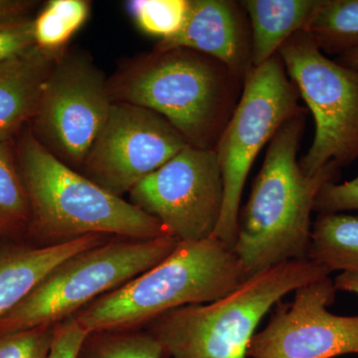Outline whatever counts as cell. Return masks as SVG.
I'll return each mask as SVG.
<instances>
[{"mask_svg": "<svg viewBox=\"0 0 358 358\" xmlns=\"http://www.w3.org/2000/svg\"><path fill=\"white\" fill-rule=\"evenodd\" d=\"M303 30L326 55L358 48V0H324Z\"/></svg>", "mask_w": 358, "mask_h": 358, "instance_id": "obj_18", "label": "cell"}, {"mask_svg": "<svg viewBox=\"0 0 358 358\" xmlns=\"http://www.w3.org/2000/svg\"><path fill=\"white\" fill-rule=\"evenodd\" d=\"M63 50H44L35 45L0 62V143L13 141L31 122L44 85Z\"/></svg>", "mask_w": 358, "mask_h": 358, "instance_id": "obj_14", "label": "cell"}, {"mask_svg": "<svg viewBox=\"0 0 358 358\" xmlns=\"http://www.w3.org/2000/svg\"><path fill=\"white\" fill-rule=\"evenodd\" d=\"M113 103L108 78L88 52L66 47L44 85L29 128L56 159L81 173Z\"/></svg>", "mask_w": 358, "mask_h": 358, "instance_id": "obj_9", "label": "cell"}, {"mask_svg": "<svg viewBox=\"0 0 358 358\" xmlns=\"http://www.w3.org/2000/svg\"><path fill=\"white\" fill-rule=\"evenodd\" d=\"M171 237L112 239L75 254L0 320V336L55 327L96 299L147 272L178 246Z\"/></svg>", "mask_w": 358, "mask_h": 358, "instance_id": "obj_6", "label": "cell"}, {"mask_svg": "<svg viewBox=\"0 0 358 358\" xmlns=\"http://www.w3.org/2000/svg\"><path fill=\"white\" fill-rule=\"evenodd\" d=\"M15 152L31 207L29 230L45 245L88 235L129 240L171 237L157 219L56 159L31 129L20 133Z\"/></svg>", "mask_w": 358, "mask_h": 358, "instance_id": "obj_3", "label": "cell"}, {"mask_svg": "<svg viewBox=\"0 0 358 358\" xmlns=\"http://www.w3.org/2000/svg\"><path fill=\"white\" fill-rule=\"evenodd\" d=\"M338 291L358 294V272H343L334 280Z\"/></svg>", "mask_w": 358, "mask_h": 358, "instance_id": "obj_28", "label": "cell"}, {"mask_svg": "<svg viewBox=\"0 0 358 358\" xmlns=\"http://www.w3.org/2000/svg\"><path fill=\"white\" fill-rule=\"evenodd\" d=\"M188 0H131L128 11L143 32L160 40L173 36L185 22Z\"/></svg>", "mask_w": 358, "mask_h": 358, "instance_id": "obj_21", "label": "cell"}, {"mask_svg": "<svg viewBox=\"0 0 358 358\" xmlns=\"http://www.w3.org/2000/svg\"><path fill=\"white\" fill-rule=\"evenodd\" d=\"M310 259L294 260L249 275L212 303L185 306L152 320V331L169 358H249L261 320L300 287L329 277Z\"/></svg>", "mask_w": 358, "mask_h": 358, "instance_id": "obj_5", "label": "cell"}, {"mask_svg": "<svg viewBox=\"0 0 358 358\" xmlns=\"http://www.w3.org/2000/svg\"><path fill=\"white\" fill-rule=\"evenodd\" d=\"M339 64L358 71V48L352 49L336 56L334 59Z\"/></svg>", "mask_w": 358, "mask_h": 358, "instance_id": "obj_29", "label": "cell"}, {"mask_svg": "<svg viewBox=\"0 0 358 358\" xmlns=\"http://www.w3.org/2000/svg\"><path fill=\"white\" fill-rule=\"evenodd\" d=\"M324 0H245L252 38V66L275 55L294 33L305 29Z\"/></svg>", "mask_w": 358, "mask_h": 358, "instance_id": "obj_16", "label": "cell"}, {"mask_svg": "<svg viewBox=\"0 0 358 358\" xmlns=\"http://www.w3.org/2000/svg\"><path fill=\"white\" fill-rule=\"evenodd\" d=\"M246 278L232 249L217 238L180 242L164 261L96 299L76 319L90 336L129 331L176 308L217 301Z\"/></svg>", "mask_w": 358, "mask_h": 358, "instance_id": "obj_4", "label": "cell"}, {"mask_svg": "<svg viewBox=\"0 0 358 358\" xmlns=\"http://www.w3.org/2000/svg\"><path fill=\"white\" fill-rule=\"evenodd\" d=\"M39 3L34 0H0V26L33 20Z\"/></svg>", "mask_w": 358, "mask_h": 358, "instance_id": "obj_27", "label": "cell"}, {"mask_svg": "<svg viewBox=\"0 0 358 358\" xmlns=\"http://www.w3.org/2000/svg\"><path fill=\"white\" fill-rule=\"evenodd\" d=\"M187 48L217 59L245 82L252 70L251 28L240 2L188 0L185 22L155 50Z\"/></svg>", "mask_w": 358, "mask_h": 358, "instance_id": "obj_13", "label": "cell"}, {"mask_svg": "<svg viewBox=\"0 0 358 358\" xmlns=\"http://www.w3.org/2000/svg\"><path fill=\"white\" fill-rule=\"evenodd\" d=\"M90 334L76 317L54 327L53 343L49 358H78Z\"/></svg>", "mask_w": 358, "mask_h": 358, "instance_id": "obj_25", "label": "cell"}, {"mask_svg": "<svg viewBox=\"0 0 358 358\" xmlns=\"http://www.w3.org/2000/svg\"><path fill=\"white\" fill-rule=\"evenodd\" d=\"M278 54L315 119L313 143L300 162L303 173L313 176L331 164H352L358 159V71L327 57L303 30Z\"/></svg>", "mask_w": 358, "mask_h": 358, "instance_id": "obj_8", "label": "cell"}, {"mask_svg": "<svg viewBox=\"0 0 358 358\" xmlns=\"http://www.w3.org/2000/svg\"><path fill=\"white\" fill-rule=\"evenodd\" d=\"M110 237L88 235L36 248L0 250V320L29 296L59 264L75 254L107 242Z\"/></svg>", "mask_w": 358, "mask_h": 358, "instance_id": "obj_15", "label": "cell"}, {"mask_svg": "<svg viewBox=\"0 0 358 358\" xmlns=\"http://www.w3.org/2000/svg\"><path fill=\"white\" fill-rule=\"evenodd\" d=\"M336 292L329 277L296 289L294 301L278 310L253 336L249 358H334L358 353V315L327 310Z\"/></svg>", "mask_w": 358, "mask_h": 358, "instance_id": "obj_12", "label": "cell"}, {"mask_svg": "<svg viewBox=\"0 0 358 358\" xmlns=\"http://www.w3.org/2000/svg\"><path fill=\"white\" fill-rule=\"evenodd\" d=\"M188 145L162 115L133 103L114 102L80 173L122 197Z\"/></svg>", "mask_w": 358, "mask_h": 358, "instance_id": "obj_11", "label": "cell"}, {"mask_svg": "<svg viewBox=\"0 0 358 358\" xmlns=\"http://www.w3.org/2000/svg\"><path fill=\"white\" fill-rule=\"evenodd\" d=\"M33 20L0 26V62L20 55L36 45Z\"/></svg>", "mask_w": 358, "mask_h": 358, "instance_id": "obj_26", "label": "cell"}, {"mask_svg": "<svg viewBox=\"0 0 358 358\" xmlns=\"http://www.w3.org/2000/svg\"><path fill=\"white\" fill-rule=\"evenodd\" d=\"M54 327H41L0 336V358H49Z\"/></svg>", "mask_w": 358, "mask_h": 358, "instance_id": "obj_23", "label": "cell"}, {"mask_svg": "<svg viewBox=\"0 0 358 358\" xmlns=\"http://www.w3.org/2000/svg\"><path fill=\"white\" fill-rule=\"evenodd\" d=\"M31 207L13 141L0 143V236L29 229Z\"/></svg>", "mask_w": 358, "mask_h": 358, "instance_id": "obj_19", "label": "cell"}, {"mask_svg": "<svg viewBox=\"0 0 358 358\" xmlns=\"http://www.w3.org/2000/svg\"><path fill=\"white\" fill-rule=\"evenodd\" d=\"M350 210H358V176L343 183L329 181L320 187L313 211L334 214Z\"/></svg>", "mask_w": 358, "mask_h": 358, "instance_id": "obj_24", "label": "cell"}, {"mask_svg": "<svg viewBox=\"0 0 358 358\" xmlns=\"http://www.w3.org/2000/svg\"><path fill=\"white\" fill-rule=\"evenodd\" d=\"M90 7L91 2L86 0L47 2L33 20L35 44L44 50H63L88 20Z\"/></svg>", "mask_w": 358, "mask_h": 358, "instance_id": "obj_20", "label": "cell"}, {"mask_svg": "<svg viewBox=\"0 0 358 358\" xmlns=\"http://www.w3.org/2000/svg\"><path fill=\"white\" fill-rule=\"evenodd\" d=\"M299 99L298 89L278 53L252 68L245 79L236 109L215 147L224 200L213 237L230 249L236 242L240 202L252 164L285 122L306 113Z\"/></svg>", "mask_w": 358, "mask_h": 358, "instance_id": "obj_7", "label": "cell"}, {"mask_svg": "<svg viewBox=\"0 0 358 358\" xmlns=\"http://www.w3.org/2000/svg\"><path fill=\"white\" fill-rule=\"evenodd\" d=\"M305 124L303 113L285 122L273 136L239 219L232 251L247 277L308 259L315 197L341 169L331 164L313 176L303 173L298 150Z\"/></svg>", "mask_w": 358, "mask_h": 358, "instance_id": "obj_2", "label": "cell"}, {"mask_svg": "<svg viewBox=\"0 0 358 358\" xmlns=\"http://www.w3.org/2000/svg\"><path fill=\"white\" fill-rule=\"evenodd\" d=\"M129 194L131 204L159 221L179 243L213 237L224 200L217 154L188 145Z\"/></svg>", "mask_w": 358, "mask_h": 358, "instance_id": "obj_10", "label": "cell"}, {"mask_svg": "<svg viewBox=\"0 0 358 358\" xmlns=\"http://www.w3.org/2000/svg\"><path fill=\"white\" fill-rule=\"evenodd\" d=\"M88 358H164L162 343L150 333L96 334Z\"/></svg>", "mask_w": 358, "mask_h": 358, "instance_id": "obj_22", "label": "cell"}, {"mask_svg": "<svg viewBox=\"0 0 358 358\" xmlns=\"http://www.w3.org/2000/svg\"><path fill=\"white\" fill-rule=\"evenodd\" d=\"M308 259L331 274L358 272V216L320 214L313 224Z\"/></svg>", "mask_w": 358, "mask_h": 358, "instance_id": "obj_17", "label": "cell"}, {"mask_svg": "<svg viewBox=\"0 0 358 358\" xmlns=\"http://www.w3.org/2000/svg\"><path fill=\"white\" fill-rule=\"evenodd\" d=\"M108 82L114 102L154 110L201 150H215L244 86L217 59L187 48L129 59Z\"/></svg>", "mask_w": 358, "mask_h": 358, "instance_id": "obj_1", "label": "cell"}]
</instances>
